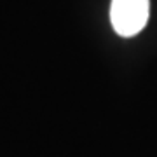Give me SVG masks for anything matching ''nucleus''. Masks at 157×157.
<instances>
[{"label":"nucleus","instance_id":"obj_1","mask_svg":"<svg viewBox=\"0 0 157 157\" xmlns=\"http://www.w3.org/2000/svg\"><path fill=\"white\" fill-rule=\"evenodd\" d=\"M148 12V0H112L110 21L121 37H135L145 28Z\"/></svg>","mask_w":157,"mask_h":157}]
</instances>
